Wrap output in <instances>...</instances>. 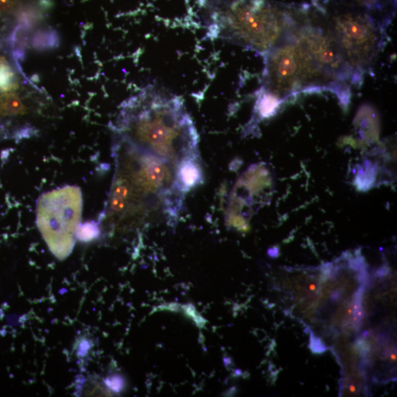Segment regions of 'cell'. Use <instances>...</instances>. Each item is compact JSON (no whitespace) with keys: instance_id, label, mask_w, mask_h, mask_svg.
Listing matches in <instances>:
<instances>
[{"instance_id":"obj_8","label":"cell","mask_w":397,"mask_h":397,"mask_svg":"<svg viewBox=\"0 0 397 397\" xmlns=\"http://www.w3.org/2000/svg\"><path fill=\"white\" fill-rule=\"evenodd\" d=\"M19 86L15 72L8 62L0 64V93L15 92Z\"/></svg>"},{"instance_id":"obj_13","label":"cell","mask_w":397,"mask_h":397,"mask_svg":"<svg viewBox=\"0 0 397 397\" xmlns=\"http://www.w3.org/2000/svg\"><path fill=\"white\" fill-rule=\"evenodd\" d=\"M355 1L358 6L369 10L377 8L381 5V0H355Z\"/></svg>"},{"instance_id":"obj_2","label":"cell","mask_w":397,"mask_h":397,"mask_svg":"<svg viewBox=\"0 0 397 397\" xmlns=\"http://www.w3.org/2000/svg\"><path fill=\"white\" fill-rule=\"evenodd\" d=\"M119 138L130 146L179 165L198 158V137L182 97L148 85L122 105Z\"/></svg>"},{"instance_id":"obj_3","label":"cell","mask_w":397,"mask_h":397,"mask_svg":"<svg viewBox=\"0 0 397 397\" xmlns=\"http://www.w3.org/2000/svg\"><path fill=\"white\" fill-rule=\"evenodd\" d=\"M206 36L261 54L275 47L298 15L267 0H198Z\"/></svg>"},{"instance_id":"obj_9","label":"cell","mask_w":397,"mask_h":397,"mask_svg":"<svg viewBox=\"0 0 397 397\" xmlns=\"http://www.w3.org/2000/svg\"><path fill=\"white\" fill-rule=\"evenodd\" d=\"M81 396H113L114 393L107 386L105 381H101L99 378L86 380L81 387Z\"/></svg>"},{"instance_id":"obj_6","label":"cell","mask_w":397,"mask_h":397,"mask_svg":"<svg viewBox=\"0 0 397 397\" xmlns=\"http://www.w3.org/2000/svg\"><path fill=\"white\" fill-rule=\"evenodd\" d=\"M198 159L186 160L177 167V182L185 194L203 182V171Z\"/></svg>"},{"instance_id":"obj_4","label":"cell","mask_w":397,"mask_h":397,"mask_svg":"<svg viewBox=\"0 0 397 397\" xmlns=\"http://www.w3.org/2000/svg\"><path fill=\"white\" fill-rule=\"evenodd\" d=\"M324 22L358 84L383 49V24L368 12L357 10L338 11Z\"/></svg>"},{"instance_id":"obj_11","label":"cell","mask_w":397,"mask_h":397,"mask_svg":"<svg viewBox=\"0 0 397 397\" xmlns=\"http://www.w3.org/2000/svg\"><path fill=\"white\" fill-rule=\"evenodd\" d=\"M105 383L114 393L120 392L124 387L123 379L119 376L108 377Z\"/></svg>"},{"instance_id":"obj_1","label":"cell","mask_w":397,"mask_h":397,"mask_svg":"<svg viewBox=\"0 0 397 397\" xmlns=\"http://www.w3.org/2000/svg\"><path fill=\"white\" fill-rule=\"evenodd\" d=\"M351 83L355 84L353 72L326 22L299 16L293 27L265 54L259 94L282 102L298 93L328 89L347 102Z\"/></svg>"},{"instance_id":"obj_12","label":"cell","mask_w":397,"mask_h":397,"mask_svg":"<svg viewBox=\"0 0 397 397\" xmlns=\"http://www.w3.org/2000/svg\"><path fill=\"white\" fill-rule=\"evenodd\" d=\"M92 349V342L85 338H82L78 342L77 353L79 357H85L88 355L89 350Z\"/></svg>"},{"instance_id":"obj_5","label":"cell","mask_w":397,"mask_h":397,"mask_svg":"<svg viewBox=\"0 0 397 397\" xmlns=\"http://www.w3.org/2000/svg\"><path fill=\"white\" fill-rule=\"evenodd\" d=\"M83 212V195L78 186H68L40 196L36 223L52 254L66 259L73 250Z\"/></svg>"},{"instance_id":"obj_10","label":"cell","mask_w":397,"mask_h":397,"mask_svg":"<svg viewBox=\"0 0 397 397\" xmlns=\"http://www.w3.org/2000/svg\"><path fill=\"white\" fill-rule=\"evenodd\" d=\"M100 235V228L97 223L89 222L80 225L77 238L83 242H91L98 237Z\"/></svg>"},{"instance_id":"obj_7","label":"cell","mask_w":397,"mask_h":397,"mask_svg":"<svg viewBox=\"0 0 397 397\" xmlns=\"http://www.w3.org/2000/svg\"><path fill=\"white\" fill-rule=\"evenodd\" d=\"M28 107L14 92L0 93V119L25 115Z\"/></svg>"}]
</instances>
